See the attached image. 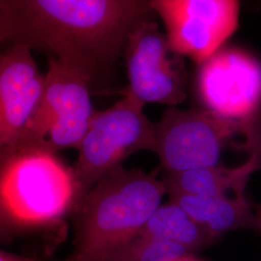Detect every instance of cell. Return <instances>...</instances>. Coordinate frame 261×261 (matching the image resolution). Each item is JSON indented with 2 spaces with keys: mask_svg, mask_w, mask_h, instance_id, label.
<instances>
[{
  "mask_svg": "<svg viewBox=\"0 0 261 261\" xmlns=\"http://www.w3.org/2000/svg\"><path fill=\"white\" fill-rule=\"evenodd\" d=\"M151 14L150 0H0V37L95 75Z\"/></svg>",
  "mask_w": 261,
  "mask_h": 261,
  "instance_id": "obj_1",
  "label": "cell"
},
{
  "mask_svg": "<svg viewBox=\"0 0 261 261\" xmlns=\"http://www.w3.org/2000/svg\"><path fill=\"white\" fill-rule=\"evenodd\" d=\"M167 194L162 179L140 169H114L71 212L73 251L63 261H103L137 237Z\"/></svg>",
  "mask_w": 261,
  "mask_h": 261,
  "instance_id": "obj_2",
  "label": "cell"
},
{
  "mask_svg": "<svg viewBox=\"0 0 261 261\" xmlns=\"http://www.w3.org/2000/svg\"><path fill=\"white\" fill-rule=\"evenodd\" d=\"M73 168L47 140L1 156V240L50 228L71 214L76 202Z\"/></svg>",
  "mask_w": 261,
  "mask_h": 261,
  "instance_id": "obj_3",
  "label": "cell"
},
{
  "mask_svg": "<svg viewBox=\"0 0 261 261\" xmlns=\"http://www.w3.org/2000/svg\"><path fill=\"white\" fill-rule=\"evenodd\" d=\"M261 146V112L246 120L221 116L203 108L170 107L155 124L152 150L168 172L221 165L224 151L247 154Z\"/></svg>",
  "mask_w": 261,
  "mask_h": 261,
  "instance_id": "obj_4",
  "label": "cell"
},
{
  "mask_svg": "<svg viewBox=\"0 0 261 261\" xmlns=\"http://www.w3.org/2000/svg\"><path fill=\"white\" fill-rule=\"evenodd\" d=\"M144 103L129 93L108 110L95 112L81 141L74 173L76 202L103 176L122 167L140 150H152L155 123L143 112ZM75 202V203H76Z\"/></svg>",
  "mask_w": 261,
  "mask_h": 261,
  "instance_id": "obj_5",
  "label": "cell"
},
{
  "mask_svg": "<svg viewBox=\"0 0 261 261\" xmlns=\"http://www.w3.org/2000/svg\"><path fill=\"white\" fill-rule=\"evenodd\" d=\"M92 72L49 57L42 107L28 145L47 140L56 152L79 147L96 111L91 101Z\"/></svg>",
  "mask_w": 261,
  "mask_h": 261,
  "instance_id": "obj_6",
  "label": "cell"
},
{
  "mask_svg": "<svg viewBox=\"0 0 261 261\" xmlns=\"http://www.w3.org/2000/svg\"><path fill=\"white\" fill-rule=\"evenodd\" d=\"M129 84L126 93L141 103L175 107L187 97L184 56L172 49L151 18L135 28L123 48Z\"/></svg>",
  "mask_w": 261,
  "mask_h": 261,
  "instance_id": "obj_7",
  "label": "cell"
},
{
  "mask_svg": "<svg viewBox=\"0 0 261 261\" xmlns=\"http://www.w3.org/2000/svg\"><path fill=\"white\" fill-rule=\"evenodd\" d=\"M241 0H150L173 50L200 65L238 28Z\"/></svg>",
  "mask_w": 261,
  "mask_h": 261,
  "instance_id": "obj_8",
  "label": "cell"
},
{
  "mask_svg": "<svg viewBox=\"0 0 261 261\" xmlns=\"http://www.w3.org/2000/svg\"><path fill=\"white\" fill-rule=\"evenodd\" d=\"M196 93L202 108L246 120L261 112V62L238 47L221 48L201 63Z\"/></svg>",
  "mask_w": 261,
  "mask_h": 261,
  "instance_id": "obj_9",
  "label": "cell"
},
{
  "mask_svg": "<svg viewBox=\"0 0 261 261\" xmlns=\"http://www.w3.org/2000/svg\"><path fill=\"white\" fill-rule=\"evenodd\" d=\"M45 87V75L39 71L32 49L9 45L0 57L1 156L28 145Z\"/></svg>",
  "mask_w": 261,
  "mask_h": 261,
  "instance_id": "obj_10",
  "label": "cell"
},
{
  "mask_svg": "<svg viewBox=\"0 0 261 261\" xmlns=\"http://www.w3.org/2000/svg\"><path fill=\"white\" fill-rule=\"evenodd\" d=\"M253 173L254 168L249 163L233 167L221 164L181 172L166 171L162 180L169 196H246Z\"/></svg>",
  "mask_w": 261,
  "mask_h": 261,
  "instance_id": "obj_11",
  "label": "cell"
},
{
  "mask_svg": "<svg viewBox=\"0 0 261 261\" xmlns=\"http://www.w3.org/2000/svg\"><path fill=\"white\" fill-rule=\"evenodd\" d=\"M169 200L182 207L197 223L221 237L240 228L257 230L256 214L246 196L173 195Z\"/></svg>",
  "mask_w": 261,
  "mask_h": 261,
  "instance_id": "obj_12",
  "label": "cell"
},
{
  "mask_svg": "<svg viewBox=\"0 0 261 261\" xmlns=\"http://www.w3.org/2000/svg\"><path fill=\"white\" fill-rule=\"evenodd\" d=\"M139 235L175 243L194 253L208 248L220 239L197 223L182 207L170 200L157 208Z\"/></svg>",
  "mask_w": 261,
  "mask_h": 261,
  "instance_id": "obj_13",
  "label": "cell"
},
{
  "mask_svg": "<svg viewBox=\"0 0 261 261\" xmlns=\"http://www.w3.org/2000/svg\"><path fill=\"white\" fill-rule=\"evenodd\" d=\"M194 254L175 243L138 235L116 249L103 261H173Z\"/></svg>",
  "mask_w": 261,
  "mask_h": 261,
  "instance_id": "obj_14",
  "label": "cell"
},
{
  "mask_svg": "<svg viewBox=\"0 0 261 261\" xmlns=\"http://www.w3.org/2000/svg\"><path fill=\"white\" fill-rule=\"evenodd\" d=\"M0 261H56V260H42L37 258H32L28 256L19 255L16 253L6 252L4 250H1L0 252Z\"/></svg>",
  "mask_w": 261,
  "mask_h": 261,
  "instance_id": "obj_15",
  "label": "cell"
},
{
  "mask_svg": "<svg viewBox=\"0 0 261 261\" xmlns=\"http://www.w3.org/2000/svg\"><path fill=\"white\" fill-rule=\"evenodd\" d=\"M256 220H257V230L261 232V204L256 209Z\"/></svg>",
  "mask_w": 261,
  "mask_h": 261,
  "instance_id": "obj_16",
  "label": "cell"
},
{
  "mask_svg": "<svg viewBox=\"0 0 261 261\" xmlns=\"http://www.w3.org/2000/svg\"><path fill=\"white\" fill-rule=\"evenodd\" d=\"M173 261H200L198 260V259H196V257L194 256V255H192V256H187V257H182V258H179V259H176V260Z\"/></svg>",
  "mask_w": 261,
  "mask_h": 261,
  "instance_id": "obj_17",
  "label": "cell"
}]
</instances>
